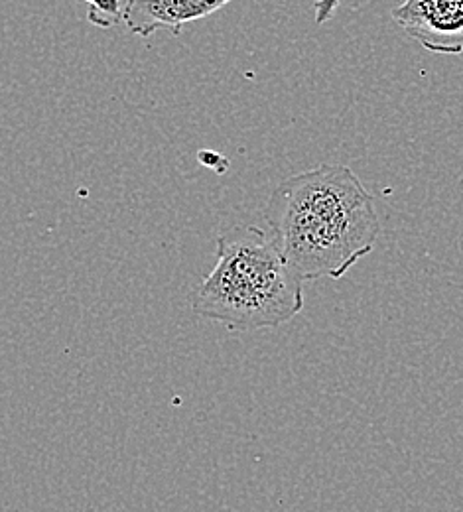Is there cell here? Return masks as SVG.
Here are the masks:
<instances>
[{
    "instance_id": "cell-6",
    "label": "cell",
    "mask_w": 463,
    "mask_h": 512,
    "mask_svg": "<svg viewBox=\"0 0 463 512\" xmlns=\"http://www.w3.org/2000/svg\"><path fill=\"white\" fill-rule=\"evenodd\" d=\"M341 4V0H316L314 2V14H316V24H326L328 20L333 18V14L337 12V6Z\"/></svg>"
},
{
    "instance_id": "cell-5",
    "label": "cell",
    "mask_w": 463,
    "mask_h": 512,
    "mask_svg": "<svg viewBox=\"0 0 463 512\" xmlns=\"http://www.w3.org/2000/svg\"><path fill=\"white\" fill-rule=\"evenodd\" d=\"M91 6V14L99 12L101 16H105L107 26H111V22L119 20V12H121V0H83ZM89 14V16H91Z\"/></svg>"
},
{
    "instance_id": "cell-2",
    "label": "cell",
    "mask_w": 463,
    "mask_h": 512,
    "mask_svg": "<svg viewBox=\"0 0 463 512\" xmlns=\"http://www.w3.org/2000/svg\"><path fill=\"white\" fill-rule=\"evenodd\" d=\"M217 262L194 294V314L233 333L280 327L304 310V282L265 229L237 225L215 243Z\"/></svg>"
},
{
    "instance_id": "cell-1",
    "label": "cell",
    "mask_w": 463,
    "mask_h": 512,
    "mask_svg": "<svg viewBox=\"0 0 463 512\" xmlns=\"http://www.w3.org/2000/svg\"><path fill=\"white\" fill-rule=\"evenodd\" d=\"M266 235L302 282L343 278L381 235L373 195L343 164L280 182L263 209Z\"/></svg>"
},
{
    "instance_id": "cell-3",
    "label": "cell",
    "mask_w": 463,
    "mask_h": 512,
    "mask_svg": "<svg viewBox=\"0 0 463 512\" xmlns=\"http://www.w3.org/2000/svg\"><path fill=\"white\" fill-rule=\"evenodd\" d=\"M393 20L432 54H462L463 0H404L393 8Z\"/></svg>"
},
{
    "instance_id": "cell-4",
    "label": "cell",
    "mask_w": 463,
    "mask_h": 512,
    "mask_svg": "<svg viewBox=\"0 0 463 512\" xmlns=\"http://www.w3.org/2000/svg\"><path fill=\"white\" fill-rule=\"evenodd\" d=\"M233 0H127L119 18L134 36L150 38L158 30L180 34L190 22L211 16Z\"/></svg>"
}]
</instances>
